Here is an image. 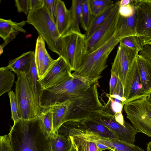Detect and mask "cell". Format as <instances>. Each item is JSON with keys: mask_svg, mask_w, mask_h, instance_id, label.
Wrapping results in <instances>:
<instances>
[{"mask_svg": "<svg viewBox=\"0 0 151 151\" xmlns=\"http://www.w3.org/2000/svg\"><path fill=\"white\" fill-rule=\"evenodd\" d=\"M139 54L151 61V46L147 44L143 47V50Z\"/></svg>", "mask_w": 151, "mask_h": 151, "instance_id": "43", "label": "cell"}, {"mask_svg": "<svg viewBox=\"0 0 151 151\" xmlns=\"http://www.w3.org/2000/svg\"><path fill=\"white\" fill-rule=\"evenodd\" d=\"M112 151H114L112 150Z\"/></svg>", "mask_w": 151, "mask_h": 151, "instance_id": "52", "label": "cell"}, {"mask_svg": "<svg viewBox=\"0 0 151 151\" xmlns=\"http://www.w3.org/2000/svg\"><path fill=\"white\" fill-rule=\"evenodd\" d=\"M27 78L33 93L39 115L42 112L40 106V100L43 89L38 80L39 79L35 60V52L33 51L30 68L26 73Z\"/></svg>", "mask_w": 151, "mask_h": 151, "instance_id": "15", "label": "cell"}, {"mask_svg": "<svg viewBox=\"0 0 151 151\" xmlns=\"http://www.w3.org/2000/svg\"><path fill=\"white\" fill-rule=\"evenodd\" d=\"M136 11L137 36L143 47L151 40V0H131Z\"/></svg>", "mask_w": 151, "mask_h": 151, "instance_id": "10", "label": "cell"}, {"mask_svg": "<svg viewBox=\"0 0 151 151\" xmlns=\"http://www.w3.org/2000/svg\"><path fill=\"white\" fill-rule=\"evenodd\" d=\"M83 0H73L70 9L72 20L70 29L81 32L79 27L81 17Z\"/></svg>", "mask_w": 151, "mask_h": 151, "instance_id": "27", "label": "cell"}, {"mask_svg": "<svg viewBox=\"0 0 151 151\" xmlns=\"http://www.w3.org/2000/svg\"><path fill=\"white\" fill-rule=\"evenodd\" d=\"M52 151H70L72 143L69 136H65L52 132L49 135Z\"/></svg>", "mask_w": 151, "mask_h": 151, "instance_id": "23", "label": "cell"}, {"mask_svg": "<svg viewBox=\"0 0 151 151\" xmlns=\"http://www.w3.org/2000/svg\"><path fill=\"white\" fill-rule=\"evenodd\" d=\"M115 120L118 123L122 125H124L125 121L124 120L122 112H120L114 114Z\"/></svg>", "mask_w": 151, "mask_h": 151, "instance_id": "45", "label": "cell"}, {"mask_svg": "<svg viewBox=\"0 0 151 151\" xmlns=\"http://www.w3.org/2000/svg\"><path fill=\"white\" fill-rule=\"evenodd\" d=\"M136 58L129 69L123 88V106L128 102L135 100L148 98L141 82Z\"/></svg>", "mask_w": 151, "mask_h": 151, "instance_id": "12", "label": "cell"}, {"mask_svg": "<svg viewBox=\"0 0 151 151\" xmlns=\"http://www.w3.org/2000/svg\"><path fill=\"white\" fill-rule=\"evenodd\" d=\"M135 12L134 6L130 4L126 6L119 7V13L120 16L127 17L133 15Z\"/></svg>", "mask_w": 151, "mask_h": 151, "instance_id": "38", "label": "cell"}, {"mask_svg": "<svg viewBox=\"0 0 151 151\" xmlns=\"http://www.w3.org/2000/svg\"><path fill=\"white\" fill-rule=\"evenodd\" d=\"M18 32H15L11 34L5 41L4 42L0 45V54L3 53L4 47L9 42L14 39L19 33Z\"/></svg>", "mask_w": 151, "mask_h": 151, "instance_id": "44", "label": "cell"}, {"mask_svg": "<svg viewBox=\"0 0 151 151\" xmlns=\"http://www.w3.org/2000/svg\"><path fill=\"white\" fill-rule=\"evenodd\" d=\"M110 0H90V6L92 15L96 16L101 13L114 4Z\"/></svg>", "mask_w": 151, "mask_h": 151, "instance_id": "29", "label": "cell"}, {"mask_svg": "<svg viewBox=\"0 0 151 151\" xmlns=\"http://www.w3.org/2000/svg\"><path fill=\"white\" fill-rule=\"evenodd\" d=\"M109 151H112V150H109Z\"/></svg>", "mask_w": 151, "mask_h": 151, "instance_id": "51", "label": "cell"}, {"mask_svg": "<svg viewBox=\"0 0 151 151\" xmlns=\"http://www.w3.org/2000/svg\"><path fill=\"white\" fill-rule=\"evenodd\" d=\"M80 122L83 128L94 132L102 137L117 139L116 136L109 129L95 121L87 119Z\"/></svg>", "mask_w": 151, "mask_h": 151, "instance_id": "22", "label": "cell"}, {"mask_svg": "<svg viewBox=\"0 0 151 151\" xmlns=\"http://www.w3.org/2000/svg\"><path fill=\"white\" fill-rule=\"evenodd\" d=\"M70 139L72 142V145L71 150L70 151H77L75 145H74V143H73L72 140L71 138Z\"/></svg>", "mask_w": 151, "mask_h": 151, "instance_id": "48", "label": "cell"}, {"mask_svg": "<svg viewBox=\"0 0 151 151\" xmlns=\"http://www.w3.org/2000/svg\"><path fill=\"white\" fill-rule=\"evenodd\" d=\"M47 52L45 41L41 36L39 35L36 40L35 51V62L39 78L42 63Z\"/></svg>", "mask_w": 151, "mask_h": 151, "instance_id": "26", "label": "cell"}, {"mask_svg": "<svg viewBox=\"0 0 151 151\" xmlns=\"http://www.w3.org/2000/svg\"><path fill=\"white\" fill-rule=\"evenodd\" d=\"M120 41L115 34L99 48L87 53L75 72L88 80L101 78V74L107 66L106 63L109 55Z\"/></svg>", "mask_w": 151, "mask_h": 151, "instance_id": "3", "label": "cell"}, {"mask_svg": "<svg viewBox=\"0 0 151 151\" xmlns=\"http://www.w3.org/2000/svg\"><path fill=\"white\" fill-rule=\"evenodd\" d=\"M73 104V102L67 100L56 103L51 107L53 113V132H56L63 124L68 121Z\"/></svg>", "mask_w": 151, "mask_h": 151, "instance_id": "14", "label": "cell"}, {"mask_svg": "<svg viewBox=\"0 0 151 151\" xmlns=\"http://www.w3.org/2000/svg\"><path fill=\"white\" fill-rule=\"evenodd\" d=\"M27 23L26 21L17 22L11 19H0V36L5 41L11 34L18 32L25 33L26 30L23 27Z\"/></svg>", "mask_w": 151, "mask_h": 151, "instance_id": "21", "label": "cell"}, {"mask_svg": "<svg viewBox=\"0 0 151 151\" xmlns=\"http://www.w3.org/2000/svg\"><path fill=\"white\" fill-rule=\"evenodd\" d=\"M40 116L45 131L49 135L53 132V113L51 107L44 109Z\"/></svg>", "mask_w": 151, "mask_h": 151, "instance_id": "30", "label": "cell"}, {"mask_svg": "<svg viewBox=\"0 0 151 151\" xmlns=\"http://www.w3.org/2000/svg\"><path fill=\"white\" fill-rule=\"evenodd\" d=\"M55 24L61 36L68 32L71 26L72 20L70 10L67 8L64 2L61 0H58Z\"/></svg>", "mask_w": 151, "mask_h": 151, "instance_id": "17", "label": "cell"}, {"mask_svg": "<svg viewBox=\"0 0 151 151\" xmlns=\"http://www.w3.org/2000/svg\"><path fill=\"white\" fill-rule=\"evenodd\" d=\"M0 151H16L11 144L8 134L0 137Z\"/></svg>", "mask_w": 151, "mask_h": 151, "instance_id": "36", "label": "cell"}, {"mask_svg": "<svg viewBox=\"0 0 151 151\" xmlns=\"http://www.w3.org/2000/svg\"><path fill=\"white\" fill-rule=\"evenodd\" d=\"M61 39L59 56L64 59L72 71H76L88 53L85 35L70 29L61 36Z\"/></svg>", "mask_w": 151, "mask_h": 151, "instance_id": "5", "label": "cell"}, {"mask_svg": "<svg viewBox=\"0 0 151 151\" xmlns=\"http://www.w3.org/2000/svg\"><path fill=\"white\" fill-rule=\"evenodd\" d=\"M147 44L151 46V40Z\"/></svg>", "mask_w": 151, "mask_h": 151, "instance_id": "50", "label": "cell"}, {"mask_svg": "<svg viewBox=\"0 0 151 151\" xmlns=\"http://www.w3.org/2000/svg\"><path fill=\"white\" fill-rule=\"evenodd\" d=\"M15 76L6 67L0 68V96L9 92L13 86Z\"/></svg>", "mask_w": 151, "mask_h": 151, "instance_id": "25", "label": "cell"}, {"mask_svg": "<svg viewBox=\"0 0 151 151\" xmlns=\"http://www.w3.org/2000/svg\"><path fill=\"white\" fill-rule=\"evenodd\" d=\"M72 71L64 59L59 56L39 79L43 90L56 86L73 76Z\"/></svg>", "mask_w": 151, "mask_h": 151, "instance_id": "11", "label": "cell"}, {"mask_svg": "<svg viewBox=\"0 0 151 151\" xmlns=\"http://www.w3.org/2000/svg\"><path fill=\"white\" fill-rule=\"evenodd\" d=\"M15 2L18 12L27 16L29 12V0H16Z\"/></svg>", "mask_w": 151, "mask_h": 151, "instance_id": "37", "label": "cell"}, {"mask_svg": "<svg viewBox=\"0 0 151 151\" xmlns=\"http://www.w3.org/2000/svg\"><path fill=\"white\" fill-rule=\"evenodd\" d=\"M75 145L77 151H89L88 141L75 135H69Z\"/></svg>", "mask_w": 151, "mask_h": 151, "instance_id": "33", "label": "cell"}, {"mask_svg": "<svg viewBox=\"0 0 151 151\" xmlns=\"http://www.w3.org/2000/svg\"><path fill=\"white\" fill-rule=\"evenodd\" d=\"M119 7L116 2L114 3L108 16L87 41L88 53L91 52L99 48L114 35L120 17Z\"/></svg>", "mask_w": 151, "mask_h": 151, "instance_id": "9", "label": "cell"}, {"mask_svg": "<svg viewBox=\"0 0 151 151\" xmlns=\"http://www.w3.org/2000/svg\"><path fill=\"white\" fill-rule=\"evenodd\" d=\"M84 138L88 142L89 151H97V145L90 134H87L84 136Z\"/></svg>", "mask_w": 151, "mask_h": 151, "instance_id": "42", "label": "cell"}, {"mask_svg": "<svg viewBox=\"0 0 151 151\" xmlns=\"http://www.w3.org/2000/svg\"><path fill=\"white\" fill-rule=\"evenodd\" d=\"M55 60L51 57L47 52L42 63L39 79L43 76Z\"/></svg>", "mask_w": 151, "mask_h": 151, "instance_id": "39", "label": "cell"}, {"mask_svg": "<svg viewBox=\"0 0 151 151\" xmlns=\"http://www.w3.org/2000/svg\"><path fill=\"white\" fill-rule=\"evenodd\" d=\"M136 60L141 82L148 98L151 95V61L139 54Z\"/></svg>", "mask_w": 151, "mask_h": 151, "instance_id": "16", "label": "cell"}, {"mask_svg": "<svg viewBox=\"0 0 151 151\" xmlns=\"http://www.w3.org/2000/svg\"><path fill=\"white\" fill-rule=\"evenodd\" d=\"M109 104L110 101H108L101 110L94 112L89 119L95 121L108 127L118 139L134 145L136 135L139 132L126 121L124 125L117 122L115 119L114 114L109 108Z\"/></svg>", "mask_w": 151, "mask_h": 151, "instance_id": "6", "label": "cell"}, {"mask_svg": "<svg viewBox=\"0 0 151 151\" xmlns=\"http://www.w3.org/2000/svg\"><path fill=\"white\" fill-rule=\"evenodd\" d=\"M110 101V108L114 114L122 112L124 106L120 103L115 101L109 98Z\"/></svg>", "mask_w": 151, "mask_h": 151, "instance_id": "40", "label": "cell"}, {"mask_svg": "<svg viewBox=\"0 0 151 151\" xmlns=\"http://www.w3.org/2000/svg\"><path fill=\"white\" fill-rule=\"evenodd\" d=\"M147 151H151V141L147 144Z\"/></svg>", "mask_w": 151, "mask_h": 151, "instance_id": "47", "label": "cell"}, {"mask_svg": "<svg viewBox=\"0 0 151 151\" xmlns=\"http://www.w3.org/2000/svg\"><path fill=\"white\" fill-rule=\"evenodd\" d=\"M123 107L127 117L139 132L151 137V103L147 98L128 102Z\"/></svg>", "mask_w": 151, "mask_h": 151, "instance_id": "7", "label": "cell"}, {"mask_svg": "<svg viewBox=\"0 0 151 151\" xmlns=\"http://www.w3.org/2000/svg\"><path fill=\"white\" fill-rule=\"evenodd\" d=\"M114 5V4L100 14L93 16L88 29L85 34L87 41L104 22L111 11Z\"/></svg>", "mask_w": 151, "mask_h": 151, "instance_id": "24", "label": "cell"}, {"mask_svg": "<svg viewBox=\"0 0 151 151\" xmlns=\"http://www.w3.org/2000/svg\"><path fill=\"white\" fill-rule=\"evenodd\" d=\"M92 16L90 6V0H83L80 24L86 32L88 29Z\"/></svg>", "mask_w": 151, "mask_h": 151, "instance_id": "28", "label": "cell"}, {"mask_svg": "<svg viewBox=\"0 0 151 151\" xmlns=\"http://www.w3.org/2000/svg\"><path fill=\"white\" fill-rule=\"evenodd\" d=\"M73 76L61 85L59 101L68 100L73 107L67 122H80L89 118L92 113L101 110L103 106L98 96L97 86L101 78L86 79L74 71Z\"/></svg>", "mask_w": 151, "mask_h": 151, "instance_id": "1", "label": "cell"}, {"mask_svg": "<svg viewBox=\"0 0 151 151\" xmlns=\"http://www.w3.org/2000/svg\"><path fill=\"white\" fill-rule=\"evenodd\" d=\"M11 111L12 119L14 123L16 122L20 119L19 114L18 107L15 93L11 90L8 92Z\"/></svg>", "mask_w": 151, "mask_h": 151, "instance_id": "32", "label": "cell"}, {"mask_svg": "<svg viewBox=\"0 0 151 151\" xmlns=\"http://www.w3.org/2000/svg\"><path fill=\"white\" fill-rule=\"evenodd\" d=\"M115 35L120 41L127 37L137 36L136 11L133 15L129 17H124L120 15Z\"/></svg>", "mask_w": 151, "mask_h": 151, "instance_id": "18", "label": "cell"}, {"mask_svg": "<svg viewBox=\"0 0 151 151\" xmlns=\"http://www.w3.org/2000/svg\"><path fill=\"white\" fill-rule=\"evenodd\" d=\"M44 5V0H29V12L38 10Z\"/></svg>", "mask_w": 151, "mask_h": 151, "instance_id": "41", "label": "cell"}, {"mask_svg": "<svg viewBox=\"0 0 151 151\" xmlns=\"http://www.w3.org/2000/svg\"><path fill=\"white\" fill-rule=\"evenodd\" d=\"M8 135L16 151H52L49 135L40 116L20 118L14 123Z\"/></svg>", "mask_w": 151, "mask_h": 151, "instance_id": "2", "label": "cell"}, {"mask_svg": "<svg viewBox=\"0 0 151 151\" xmlns=\"http://www.w3.org/2000/svg\"><path fill=\"white\" fill-rule=\"evenodd\" d=\"M137 50L127 47L119 43L111 68L115 69L122 83L123 89L129 69L139 54Z\"/></svg>", "mask_w": 151, "mask_h": 151, "instance_id": "13", "label": "cell"}, {"mask_svg": "<svg viewBox=\"0 0 151 151\" xmlns=\"http://www.w3.org/2000/svg\"><path fill=\"white\" fill-rule=\"evenodd\" d=\"M119 43L125 46L139 52L143 49L139 38L137 36H131L125 37L122 39Z\"/></svg>", "mask_w": 151, "mask_h": 151, "instance_id": "31", "label": "cell"}, {"mask_svg": "<svg viewBox=\"0 0 151 151\" xmlns=\"http://www.w3.org/2000/svg\"><path fill=\"white\" fill-rule=\"evenodd\" d=\"M119 80L116 71L113 68L111 70V78L109 82V96L113 95L117 87Z\"/></svg>", "mask_w": 151, "mask_h": 151, "instance_id": "35", "label": "cell"}, {"mask_svg": "<svg viewBox=\"0 0 151 151\" xmlns=\"http://www.w3.org/2000/svg\"><path fill=\"white\" fill-rule=\"evenodd\" d=\"M27 23L32 25L46 43L48 48L59 56L61 47V36L47 8H42L29 12Z\"/></svg>", "mask_w": 151, "mask_h": 151, "instance_id": "4", "label": "cell"}, {"mask_svg": "<svg viewBox=\"0 0 151 151\" xmlns=\"http://www.w3.org/2000/svg\"><path fill=\"white\" fill-rule=\"evenodd\" d=\"M32 52L29 51L25 52L17 58L10 60L6 67L16 74L21 72L27 73L30 68Z\"/></svg>", "mask_w": 151, "mask_h": 151, "instance_id": "19", "label": "cell"}, {"mask_svg": "<svg viewBox=\"0 0 151 151\" xmlns=\"http://www.w3.org/2000/svg\"><path fill=\"white\" fill-rule=\"evenodd\" d=\"M96 141L106 145L110 150L114 151H145L134 144L120 141L117 139H111L102 137L99 135Z\"/></svg>", "mask_w": 151, "mask_h": 151, "instance_id": "20", "label": "cell"}, {"mask_svg": "<svg viewBox=\"0 0 151 151\" xmlns=\"http://www.w3.org/2000/svg\"><path fill=\"white\" fill-rule=\"evenodd\" d=\"M147 99L151 103V95L149 97L147 98Z\"/></svg>", "mask_w": 151, "mask_h": 151, "instance_id": "49", "label": "cell"}, {"mask_svg": "<svg viewBox=\"0 0 151 151\" xmlns=\"http://www.w3.org/2000/svg\"><path fill=\"white\" fill-rule=\"evenodd\" d=\"M131 0H121L116 1L119 7H122L126 6L129 4Z\"/></svg>", "mask_w": 151, "mask_h": 151, "instance_id": "46", "label": "cell"}, {"mask_svg": "<svg viewBox=\"0 0 151 151\" xmlns=\"http://www.w3.org/2000/svg\"><path fill=\"white\" fill-rule=\"evenodd\" d=\"M16 75L15 93L20 117L29 119L39 116L26 73L21 72Z\"/></svg>", "mask_w": 151, "mask_h": 151, "instance_id": "8", "label": "cell"}, {"mask_svg": "<svg viewBox=\"0 0 151 151\" xmlns=\"http://www.w3.org/2000/svg\"><path fill=\"white\" fill-rule=\"evenodd\" d=\"M44 6L47 8L53 20L55 23L58 0H44Z\"/></svg>", "mask_w": 151, "mask_h": 151, "instance_id": "34", "label": "cell"}]
</instances>
